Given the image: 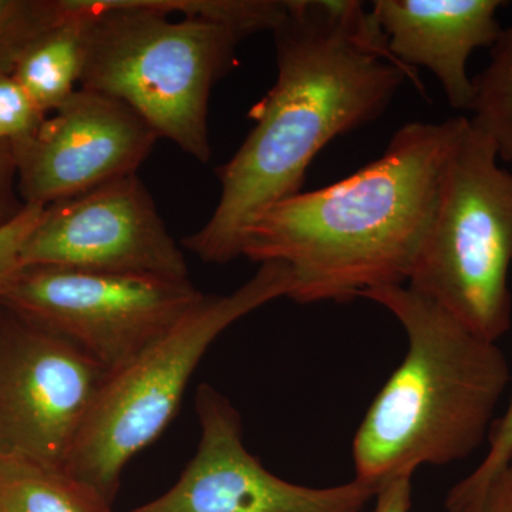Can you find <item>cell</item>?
Segmentation results:
<instances>
[{
	"label": "cell",
	"mask_w": 512,
	"mask_h": 512,
	"mask_svg": "<svg viewBox=\"0 0 512 512\" xmlns=\"http://www.w3.org/2000/svg\"><path fill=\"white\" fill-rule=\"evenodd\" d=\"M278 77L252 109L255 126L234 157L217 168L221 197L184 247L208 264L241 256L252 221L299 194L306 171L336 137L379 119L414 70L390 53L362 2L286 0L274 30Z\"/></svg>",
	"instance_id": "1"
},
{
	"label": "cell",
	"mask_w": 512,
	"mask_h": 512,
	"mask_svg": "<svg viewBox=\"0 0 512 512\" xmlns=\"http://www.w3.org/2000/svg\"><path fill=\"white\" fill-rule=\"evenodd\" d=\"M467 127L466 117L406 124L357 173L259 214L242 234L241 256L288 266L295 279L289 298L299 303H345L404 285Z\"/></svg>",
	"instance_id": "2"
},
{
	"label": "cell",
	"mask_w": 512,
	"mask_h": 512,
	"mask_svg": "<svg viewBox=\"0 0 512 512\" xmlns=\"http://www.w3.org/2000/svg\"><path fill=\"white\" fill-rule=\"evenodd\" d=\"M363 298L392 313L409 342L353 439L355 480L379 493L420 466L470 457L488 439L511 373L497 343L409 286H384Z\"/></svg>",
	"instance_id": "3"
},
{
	"label": "cell",
	"mask_w": 512,
	"mask_h": 512,
	"mask_svg": "<svg viewBox=\"0 0 512 512\" xmlns=\"http://www.w3.org/2000/svg\"><path fill=\"white\" fill-rule=\"evenodd\" d=\"M82 2L92 20L80 89L121 101L158 138L208 163L211 90L237 62L245 36L210 20L175 22L143 0Z\"/></svg>",
	"instance_id": "4"
},
{
	"label": "cell",
	"mask_w": 512,
	"mask_h": 512,
	"mask_svg": "<svg viewBox=\"0 0 512 512\" xmlns=\"http://www.w3.org/2000/svg\"><path fill=\"white\" fill-rule=\"evenodd\" d=\"M295 279L281 262H265L229 295H205L174 328L104 380L63 470L113 504L124 468L174 419L185 389L212 343L275 299Z\"/></svg>",
	"instance_id": "5"
},
{
	"label": "cell",
	"mask_w": 512,
	"mask_h": 512,
	"mask_svg": "<svg viewBox=\"0 0 512 512\" xmlns=\"http://www.w3.org/2000/svg\"><path fill=\"white\" fill-rule=\"evenodd\" d=\"M511 266L512 173L498 165L491 138L468 120L409 288L478 338L497 343L512 325Z\"/></svg>",
	"instance_id": "6"
},
{
	"label": "cell",
	"mask_w": 512,
	"mask_h": 512,
	"mask_svg": "<svg viewBox=\"0 0 512 512\" xmlns=\"http://www.w3.org/2000/svg\"><path fill=\"white\" fill-rule=\"evenodd\" d=\"M205 298L190 279L22 266L0 288V305L52 330L107 375L174 328Z\"/></svg>",
	"instance_id": "7"
},
{
	"label": "cell",
	"mask_w": 512,
	"mask_h": 512,
	"mask_svg": "<svg viewBox=\"0 0 512 512\" xmlns=\"http://www.w3.org/2000/svg\"><path fill=\"white\" fill-rule=\"evenodd\" d=\"M106 377L72 342L0 305V457L64 468Z\"/></svg>",
	"instance_id": "8"
},
{
	"label": "cell",
	"mask_w": 512,
	"mask_h": 512,
	"mask_svg": "<svg viewBox=\"0 0 512 512\" xmlns=\"http://www.w3.org/2000/svg\"><path fill=\"white\" fill-rule=\"evenodd\" d=\"M22 266L188 279L183 251L137 174L47 205L23 245Z\"/></svg>",
	"instance_id": "9"
},
{
	"label": "cell",
	"mask_w": 512,
	"mask_h": 512,
	"mask_svg": "<svg viewBox=\"0 0 512 512\" xmlns=\"http://www.w3.org/2000/svg\"><path fill=\"white\" fill-rule=\"evenodd\" d=\"M195 410L200 444L180 480L128 512H360L376 497L357 480L312 488L276 477L249 453L238 410L210 384L198 387Z\"/></svg>",
	"instance_id": "10"
},
{
	"label": "cell",
	"mask_w": 512,
	"mask_h": 512,
	"mask_svg": "<svg viewBox=\"0 0 512 512\" xmlns=\"http://www.w3.org/2000/svg\"><path fill=\"white\" fill-rule=\"evenodd\" d=\"M157 140L126 104L79 89L32 136L13 144L22 200L47 207L136 174Z\"/></svg>",
	"instance_id": "11"
},
{
	"label": "cell",
	"mask_w": 512,
	"mask_h": 512,
	"mask_svg": "<svg viewBox=\"0 0 512 512\" xmlns=\"http://www.w3.org/2000/svg\"><path fill=\"white\" fill-rule=\"evenodd\" d=\"M504 5L503 0H376L370 12L390 53L414 72L426 67L450 106L468 110L474 93L468 59L478 47H493L503 30L497 12Z\"/></svg>",
	"instance_id": "12"
},
{
	"label": "cell",
	"mask_w": 512,
	"mask_h": 512,
	"mask_svg": "<svg viewBox=\"0 0 512 512\" xmlns=\"http://www.w3.org/2000/svg\"><path fill=\"white\" fill-rule=\"evenodd\" d=\"M67 15L20 57L13 77L49 116L82 84L92 12L82 0H64Z\"/></svg>",
	"instance_id": "13"
},
{
	"label": "cell",
	"mask_w": 512,
	"mask_h": 512,
	"mask_svg": "<svg viewBox=\"0 0 512 512\" xmlns=\"http://www.w3.org/2000/svg\"><path fill=\"white\" fill-rule=\"evenodd\" d=\"M0 512H113L111 504L63 468L0 457Z\"/></svg>",
	"instance_id": "14"
},
{
	"label": "cell",
	"mask_w": 512,
	"mask_h": 512,
	"mask_svg": "<svg viewBox=\"0 0 512 512\" xmlns=\"http://www.w3.org/2000/svg\"><path fill=\"white\" fill-rule=\"evenodd\" d=\"M470 124L491 138L498 160L512 163V26L501 30L490 63L473 79Z\"/></svg>",
	"instance_id": "15"
},
{
	"label": "cell",
	"mask_w": 512,
	"mask_h": 512,
	"mask_svg": "<svg viewBox=\"0 0 512 512\" xmlns=\"http://www.w3.org/2000/svg\"><path fill=\"white\" fill-rule=\"evenodd\" d=\"M66 15L64 0H0V73L12 74L37 37Z\"/></svg>",
	"instance_id": "16"
},
{
	"label": "cell",
	"mask_w": 512,
	"mask_h": 512,
	"mask_svg": "<svg viewBox=\"0 0 512 512\" xmlns=\"http://www.w3.org/2000/svg\"><path fill=\"white\" fill-rule=\"evenodd\" d=\"M46 117L13 74L0 73V141L25 140Z\"/></svg>",
	"instance_id": "17"
},
{
	"label": "cell",
	"mask_w": 512,
	"mask_h": 512,
	"mask_svg": "<svg viewBox=\"0 0 512 512\" xmlns=\"http://www.w3.org/2000/svg\"><path fill=\"white\" fill-rule=\"evenodd\" d=\"M487 454L473 473L451 488V494H467L483 487L512 458V396L507 410L500 419L494 420L488 434Z\"/></svg>",
	"instance_id": "18"
},
{
	"label": "cell",
	"mask_w": 512,
	"mask_h": 512,
	"mask_svg": "<svg viewBox=\"0 0 512 512\" xmlns=\"http://www.w3.org/2000/svg\"><path fill=\"white\" fill-rule=\"evenodd\" d=\"M447 512H512V458L483 487L467 494H450Z\"/></svg>",
	"instance_id": "19"
},
{
	"label": "cell",
	"mask_w": 512,
	"mask_h": 512,
	"mask_svg": "<svg viewBox=\"0 0 512 512\" xmlns=\"http://www.w3.org/2000/svg\"><path fill=\"white\" fill-rule=\"evenodd\" d=\"M43 210L45 207L28 205L15 221L0 228V288L20 268L23 245L42 217Z\"/></svg>",
	"instance_id": "20"
},
{
	"label": "cell",
	"mask_w": 512,
	"mask_h": 512,
	"mask_svg": "<svg viewBox=\"0 0 512 512\" xmlns=\"http://www.w3.org/2000/svg\"><path fill=\"white\" fill-rule=\"evenodd\" d=\"M28 205L22 200L18 183L15 150L9 141H0V228L16 220Z\"/></svg>",
	"instance_id": "21"
},
{
	"label": "cell",
	"mask_w": 512,
	"mask_h": 512,
	"mask_svg": "<svg viewBox=\"0 0 512 512\" xmlns=\"http://www.w3.org/2000/svg\"><path fill=\"white\" fill-rule=\"evenodd\" d=\"M412 510V478H399L384 485L376 494L375 512H410Z\"/></svg>",
	"instance_id": "22"
}]
</instances>
